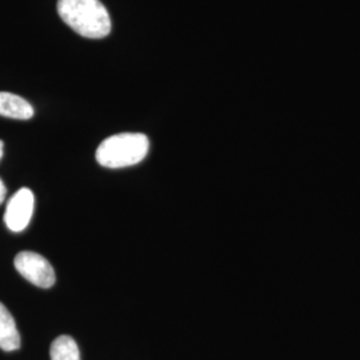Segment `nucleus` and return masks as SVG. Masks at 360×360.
Here are the masks:
<instances>
[{
  "label": "nucleus",
  "instance_id": "obj_7",
  "mask_svg": "<svg viewBox=\"0 0 360 360\" xmlns=\"http://www.w3.org/2000/svg\"><path fill=\"white\" fill-rule=\"evenodd\" d=\"M50 356L51 360H80V351L71 336L62 335L52 342Z\"/></svg>",
  "mask_w": 360,
  "mask_h": 360
},
{
  "label": "nucleus",
  "instance_id": "obj_9",
  "mask_svg": "<svg viewBox=\"0 0 360 360\" xmlns=\"http://www.w3.org/2000/svg\"><path fill=\"white\" fill-rule=\"evenodd\" d=\"M3 148H4V144L0 141V159H1V156H3Z\"/></svg>",
  "mask_w": 360,
  "mask_h": 360
},
{
  "label": "nucleus",
  "instance_id": "obj_5",
  "mask_svg": "<svg viewBox=\"0 0 360 360\" xmlns=\"http://www.w3.org/2000/svg\"><path fill=\"white\" fill-rule=\"evenodd\" d=\"M0 116L27 120L34 116V108L22 96L0 92Z\"/></svg>",
  "mask_w": 360,
  "mask_h": 360
},
{
  "label": "nucleus",
  "instance_id": "obj_2",
  "mask_svg": "<svg viewBox=\"0 0 360 360\" xmlns=\"http://www.w3.org/2000/svg\"><path fill=\"white\" fill-rule=\"evenodd\" d=\"M150 142L143 134H117L98 147L96 160L107 168H124L141 163L148 154Z\"/></svg>",
  "mask_w": 360,
  "mask_h": 360
},
{
  "label": "nucleus",
  "instance_id": "obj_8",
  "mask_svg": "<svg viewBox=\"0 0 360 360\" xmlns=\"http://www.w3.org/2000/svg\"><path fill=\"white\" fill-rule=\"evenodd\" d=\"M6 195H7V188H6L4 183H3V180L0 179V205L4 202Z\"/></svg>",
  "mask_w": 360,
  "mask_h": 360
},
{
  "label": "nucleus",
  "instance_id": "obj_6",
  "mask_svg": "<svg viewBox=\"0 0 360 360\" xmlns=\"http://www.w3.org/2000/svg\"><path fill=\"white\" fill-rule=\"evenodd\" d=\"M0 348L6 352L20 348V334L10 311L0 303Z\"/></svg>",
  "mask_w": 360,
  "mask_h": 360
},
{
  "label": "nucleus",
  "instance_id": "obj_1",
  "mask_svg": "<svg viewBox=\"0 0 360 360\" xmlns=\"http://www.w3.org/2000/svg\"><path fill=\"white\" fill-rule=\"evenodd\" d=\"M58 13L79 35L102 39L111 31V18L99 0H59Z\"/></svg>",
  "mask_w": 360,
  "mask_h": 360
},
{
  "label": "nucleus",
  "instance_id": "obj_4",
  "mask_svg": "<svg viewBox=\"0 0 360 360\" xmlns=\"http://www.w3.org/2000/svg\"><path fill=\"white\" fill-rule=\"evenodd\" d=\"M32 212L34 193L28 188H20L18 193H13V198L7 205L4 221L11 231H23L31 220Z\"/></svg>",
  "mask_w": 360,
  "mask_h": 360
},
{
  "label": "nucleus",
  "instance_id": "obj_3",
  "mask_svg": "<svg viewBox=\"0 0 360 360\" xmlns=\"http://www.w3.org/2000/svg\"><path fill=\"white\" fill-rule=\"evenodd\" d=\"M13 263L23 278L40 288H50L55 284V271L50 262L37 252L23 251L16 255Z\"/></svg>",
  "mask_w": 360,
  "mask_h": 360
}]
</instances>
